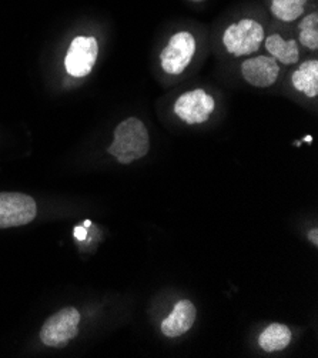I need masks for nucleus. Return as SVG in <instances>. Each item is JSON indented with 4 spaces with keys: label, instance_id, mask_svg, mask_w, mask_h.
Segmentation results:
<instances>
[{
    "label": "nucleus",
    "instance_id": "f03ea898",
    "mask_svg": "<svg viewBox=\"0 0 318 358\" xmlns=\"http://www.w3.org/2000/svg\"><path fill=\"white\" fill-rule=\"evenodd\" d=\"M82 315L75 307H64L50 315L41 329L39 337L46 347L62 348L79 333Z\"/></svg>",
    "mask_w": 318,
    "mask_h": 358
},
{
    "label": "nucleus",
    "instance_id": "dca6fc26",
    "mask_svg": "<svg viewBox=\"0 0 318 358\" xmlns=\"http://www.w3.org/2000/svg\"><path fill=\"white\" fill-rule=\"evenodd\" d=\"M308 238H310V241H312V243L317 245V244H318V230H317V229L310 230V233H308Z\"/></svg>",
    "mask_w": 318,
    "mask_h": 358
},
{
    "label": "nucleus",
    "instance_id": "7ed1b4c3",
    "mask_svg": "<svg viewBox=\"0 0 318 358\" xmlns=\"http://www.w3.org/2000/svg\"><path fill=\"white\" fill-rule=\"evenodd\" d=\"M264 41L263 26L253 19H243L230 24L224 34L223 43L229 53L241 57L256 53Z\"/></svg>",
    "mask_w": 318,
    "mask_h": 358
},
{
    "label": "nucleus",
    "instance_id": "f3484780",
    "mask_svg": "<svg viewBox=\"0 0 318 358\" xmlns=\"http://www.w3.org/2000/svg\"><path fill=\"white\" fill-rule=\"evenodd\" d=\"M90 224H92V222H90V220H86V222H85V227H89Z\"/></svg>",
    "mask_w": 318,
    "mask_h": 358
},
{
    "label": "nucleus",
    "instance_id": "f257e3e1",
    "mask_svg": "<svg viewBox=\"0 0 318 358\" xmlns=\"http://www.w3.org/2000/svg\"><path fill=\"white\" fill-rule=\"evenodd\" d=\"M150 149V137L145 123L137 117H129L115 130L113 143L108 153L122 164H130L143 159Z\"/></svg>",
    "mask_w": 318,
    "mask_h": 358
},
{
    "label": "nucleus",
    "instance_id": "ddd939ff",
    "mask_svg": "<svg viewBox=\"0 0 318 358\" xmlns=\"http://www.w3.org/2000/svg\"><path fill=\"white\" fill-rule=\"evenodd\" d=\"M307 0H271V13L282 22H294L303 12Z\"/></svg>",
    "mask_w": 318,
    "mask_h": 358
},
{
    "label": "nucleus",
    "instance_id": "9d476101",
    "mask_svg": "<svg viewBox=\"0 0 318 358\" xmlns=\"http://www.w3.org/2000/svg\"><path fill=\"white\" fill-rule=\"evenodd\" d=\"M291 82L297 92L307 97H315L318 94V62H304L293 73Z\"/></svg>",
    "mask_w": 318,
    "mask_h": 358
},
{
    "label": "nucleus",
    "instance_id": "1a4fd4ad",
    "mask_svg": "<svg viewBox=\"0 0 318 358\" xmlns=\"http://www.w3.org/2000/svg\"><path fill=\"white\" fill-rule=\"evenodd\" d=\"M196 315V307L190 300L178 301L170 315L161 321V333L168 338L183 336L193 327Z\"/></svg>",
    "mask_w": 318,
    "mask_h": 358
},
{
    "label": "nucleus",
    "instance_id": "4468645a",
    "mask_svg": "<svg viewBox=\"0 0 318 358\" xmlns=\"http://www.w3.org/2000/svg\"><path fill=\"white\" fill-rule=\"evenodd\" d=\"M300 30V43L311 50H317L318 48V15L311 13L298 26Z\"/></svg>",
    "mask_w": 318,
    "mask_h": 358
},
{
    "label": "nucleus",
    "instance_id": "2eb2a0df",
    "mask_svg": "<svg viewBox=\"0 0 318 358\" xmlns=\"http://www.w3.org/2000/svg\"><path fill=\"white\" fill-rule=\"evenodd\" d=\"M75 237H76L79 241L86 240V237H87V230H86V227H80V226L75 227Z\"/></svg>",
    "mask_w": 318,
    "mask_h": 358
},
{
    "label": "nucleus",
    "instance_id": "423d86ee",
    "mask_svg": "<svg viewBox=\"0 0 318 358\" xmlns=\"http://www.w3.org/2000/svg\"><path fill=\"white\" fill-rule=\"evenodd\" d=\"M196 53V41L189 31L173 34L160 55L163 70L168 75H182Z\"/></svg>",
    "mask_w": 318,
    "mask_h": 358
},
{
    "label": "nucleus",
    "instance_id": "39448f33",
    "mask_svg": "<svg viewBox=\"0 0 318 358\" xmlns=\"http://www.w3.org/2000/svg\"><path fill=\"white\" fill-rule=\"evenodd\" d=\"M99 56V45L93 36H78L68 46L64 67L68 76L82 79L90 75Z\"/></svg>",
    "mask_w": 318,
    "mask_h": 358
},
{
    "label": "nucleus",
    "instance_id": "9b49d317",
    "mask_svg": "<svg viewBox=\"0 0 318 358\" xmlns=\"http://www.w3.org/2000/svg\"><path fill=\"white\" fill-rule=\"evenodd\" d=\"M267 52L282 64H294L298 62L300 50L296 41H284L280 34H271L266 39Z\"/></svg>",
    "mask_w": 318,
    "mask_h": 358
},
{
    "label": "nucleus",
    "instance_id": "0eeeda50",
    "mask_svg": "<svg viewBox=\"0 0 318 358\" xmlns=\"http://www.w3.org/2000/svg\"><path fill=\"white\" fill-rule=\"evenodd\" d=\"M215 99L207 92L197 89L182 94L174 103V113L187 124H201L215 112Z\"/></svg>",
    "mask_w": 318,
    "mask_h": 358
},
{
    "label": "nucleus",
    "instance_id": "a211bd4d",
    "mask_svg": "<svg viewBox=\"0 0 318 358\" xmlns=\"http://www.w3.org/2000/svg\"><path fill=\"white\" fill-rule=\"evenodd\" d=\"M191 2H203V0H191Z\"/></svg>",
    "mask_w": 318,
    "mask_h": 358
},
{
    "label": "nucleus",
    "instance_id": "20e7f679",
    "mask_svg": "<svg viewBox=\"0 0 318 358\" xmlns=\"http://www.w3.org/2000/svg\"><path fill=\"white\" fill-rule=\"evenodd\" d=\"M38 216V204L24 193H0V229L20 227Z\"/></svg>",
    "mask_w": 318,
    "mask_h": 358
},
{
    "label": "nucleus",
    "instance_id": "6e6552de",
    "mask_svg": "<svg viewBox=\"0 0 318 358\" xmlns=\"http://www.w3.org/2000/svg\"><path fill=\"white\" fill-rule=\"evenodd\" d=\"M241 75L254 87H268L277 82L280 66L274 57L257 56L241 64Z\"/></svg>",
    "mask_w": 318,
    "mask_h": 358
},
{
    "label": "nucleus",
    "instance_id": "f8f14e48",
    "mask_svg": "<svg viewBox=\"0 0 318 358\" xmlns=\"http://www.w3.org/2000/svg\"><path fill=\"white\" fill-rule=\"evenodd\" d=\"M291 343V331L287 326L273 323L259 337V345L266 352H277L289 347Z\"/></svg>",
    "mask_w": 318,
    "mask_h": 358
}]
</instances>
